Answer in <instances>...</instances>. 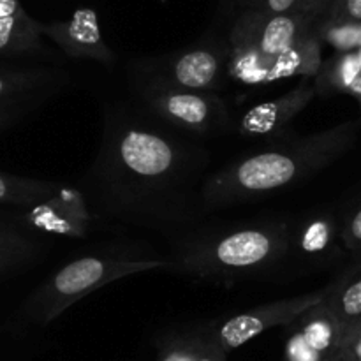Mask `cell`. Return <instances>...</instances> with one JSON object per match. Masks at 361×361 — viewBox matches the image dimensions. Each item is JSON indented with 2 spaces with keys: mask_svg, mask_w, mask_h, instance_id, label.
I'll return each instance as SVG.
<instances>
[{
  "mask_svg": "<svg viewBox=\"0 0 361 361\" xmlns=\"http://www.w3.org/2000/svg\"><path fill=\"white\" fill-rule=\"evenodd\" d=\"M210 154L129 108H108L101 143L81 182L94 219L140 228H178L203 208Z\"/></svg>",
  "mask_w": 361,
  "mask_h": 361,
  "instance_id": "6da1fadb",
  "label": "cell"
},
{
  "mask_svg": "<svg viewBox=\"0 0 361 361\" xmlns=\"http://www.w3.org/2000/svg\"><path fill=\"white\" fill-rule=\"evenodd\" d=\"M360 130L361 118L348 120L321 133L288 141L282 147L245 155L204 176L201 185L203 208L231 207L309 180L351 150Z\"/></svg>",
  "mask_w": 361,
  "mask_h": 361,
  "instance_id": "7a4b0ae2",
  "label": "cell"
},
{
  "mask_svg": "<svg viewBox=\"0 0 361 361\" xmlns=\"http://www.w3.org/2000/svg\"><path fill=\"white\" fill-rule=\"evenodd\" d=\"M288 221H261L192 236L176 247L168 268L194 279L236 282L281 270L288 257Z\"/></svg>",
  "mask_w": 361,
  "mask_h": 361,
  "instance_id": "3957f363",
  "label": "cell"
},
{
  "mask_svg": "<svg viewBox=\"0 0 361 361\" xmlns=\"http://www.w3.org/2000/svg\"><path fill=\"white\" fill-rule=\"evenodd\" d=\"M169 261L137 249H108L69 261L53 274L25 305L28 319L37 324L55 321L69 307L106 284L141 271L168 268Z\"/></svg>",
  "mask_w": 361,
  "mask_h": 361,
  "instance_id": "277c9868",
  "label": "cell"
},
{
  "mask_svg": "<svg viewBox=\"0 0 361 361\" xmlns=\"http://www.w3.org/2000/svg\"><path fill=\"white\" fill-rule=\"evenodd\" d=\"M314 25L300 13L264 16L242 11L229 34V76L240 83L264 85L279 56Z\"/></svg>",
  "mask_w": 361,
  "mask_h": 361,
  "instance_id": "5b68a950",
  "label": "cell"
},
{
  "mask_svg": "<svg viewBox=\"0 0 361 361\" xmlns=\"http://www.w3.org/2000/svg\"><path fill=\"white\" fill-rule=\"evenodd\" d=\"M140 99L148 111L162 122L189 133H224L233 127L228 106L214 92L190 90L148 80L140 88Z\"/></svg>",
  "mask_w": 361,
  "mask_h": 361,
  "instance_id": "8992f818",
  "label": "cell"
},
{
  "mask_svg": "<svg viewBox=\"0 0 361 361\" xmlns=\"http://www.w3.org/2000/svg\"><path fill=\"white\" fill-rule=\"evenodd\" d=\"M324 295H326V288L267 303V305L256 307V309H250L247 312H240L215 324L208 337L217 342L222 351L229 353L233 349L242 348L243 344L256 338L257 335L264 334L270 328L288 326L300 314L305 312L316 303L323 302Z\"/></svg>",
  "mask_w": 361,
  "mask_h": 361,
  "instance_id": "52a82bcc",
  "label": "cell"
},
{
  "mask_svg": "<svg viewBox=\"0 0 361 361\" xmlns=\"http://www.w3.org/2000/svg\"><path fill=\"white\" fill-rule=\"evenodd\" d=\"M286 341L284 361H335L344 326L323 302L300 314Z\"/></svg>",
  "mask_w": 361,
  "mask_h": 361,
  "instance_id": "ba28073f",
  "label": "cell"
},
{
  "mask_svg": "<svg viewBox=\"0 0 361 361\" xmlns=\"http://www.w3.org/2000/svg\"><path fill=\"white\" fill-rule=\"evenodd\" d=\"M341 224L326 212H317L289 224L288 257L284 264H293L300 271L330 267L342 254Z\"/></svg>",
  "mask_w": 361,
  "mask_h": 361,
  "instance_id": "9c48e42d",
  "label": "cell"
},
{
  "mask_svg": "<svg viewBox=\"0 0 361 361\" xmlns=\"http://www.w3.org/2000/svg\"><path fill=\"white\" fill-rule=\"evenodd\" d=\"M228 71V48L215 44H197L176 53L171 59L155 66V74L150 78L157 83L190 90L214 92L222 87V78Z\"/></svg>",
  "mask_w": 361,
  "mask_h": 361,
  "instance_id": "30bf717a",
  "label": "cell"
},
{
  "mask_svg": "<svg viewBox=\"0 0 361 361\" xmlns=\"http://www.w3.org/2000/svg\"><path fill=\"white\" fill-rule=\"evenodd\" d=\"M41 35L51 39L69 59H88L101 63H111L115 55L102 39L97 13L81 7L67 21L39 23Z\"/></svg>",
  "mask_w": 361,
  "mask_h": 361,
  "instance_id": "8fae6325",
  "label": "cell"
},
{
  "mask_svg": "<svg viewBox=\"0 0 361 361\" xmlns=\"http://www.w3.org/2000/svg\"><path fill=\"white\" fill-rule=\"evenodd\" d=\"M314 78H303L293 90L274 101L250 108L240 120L238 130L245 137H275L316 97Z\"/></svg>",
  "mask_w": 361,
  "mask_h": 361,
  "instance_id": "7c38bea8",
  "label": "cell"
},
{
  "mask_svg": "<svg viewBox=\"0 0 361 361\" xmlns=\"http://www.w3.org/2000/svg\"><path fill=\"white\" fill-rule=\"evenodd\" d=\"M32 221L39 229L53 235L85 236L95 219L88 212L80 190L62 189L59 196L32 208Z\"/></svg>",
  "mask_w": 361,
  "mask_h": 361,
  "instance_id": "4fadbf2b",
  "label": "cell"
},
{
  "mask_svg": "<svg viewBox=\"0 0 361 361\" xmlns=\"http://www.w3.org/2000/svg\"><path fill=\"white\" fill-rule=\"evenodd\" d=\"M314 87L317 95H349L361 108V46L351 51H335L321 63Z\"/></svg>",
  "mask_w": 361,
  "mask_h": 361,
  "instance_id": "5bb4252c",
  "label": "cell"
},
{
  "mask_svg": "<svg viewBox=\"0 0 361 361\" xmlns=\"http://www.w3.org/2000/svg\"><path fill=\"white\" fill-rule=\"evenodd\" d=\"M321 51H323V41L316 30V25L309 30L303 32L284 53L277 59V62L268 71L267 83H274L277 80H288V78H314L321 69Z\"/></svg>",
  "mask_w": 361,
  "mask_h": 361,
  "instance_id": "9a60e30c",
  "label": "cell"
},
{
  "mask_svg": "<svg viewBox=\"0 0 361 361\" xmlns=\"http://www.w3.org/2000/svg\"><path fill=\"white\" fill-rule=\"evenodd\" d=\"M324 305L335 314L342 326L349 328L361 317V256L326 286Z\"/></svg>",
  "mask_w": 361,
  "mask_h": 361,
  "instance_id": "2e32d148",
  "label": "cell"
},
{
  "mask_svg": "<svg viewBox=\"0 0 361 361\" xmlns=\"http://www.w3.org/2000/svg\"><path fill=\"white\" fill-rule=\"evenodd\" d=\"M63 187L55 182L34 178H13L0 175V203H14L21 207L35 208L53 200L62 192Z\"/></svg>",
  "mask_w": 361,
  "mask_h": 361,
  "instance_id": "e0dca14e",
  "label": "cell"
},
{
  "mask_svg": "<svg viewBox=\"0 0 361 361\" xmlns=\"http://www.w3.org/2000/svg\"><path fill=\"white\" fill-rule=\"evenodd\" d=\"M316 30L323 44L335 51H351L361 46V21H317Z\"/></svg>",
  "mask_w": 361,
  "mask_h": 361,
  "instance_id": "ac0fdd59",
  "label": "cell"
},
{
  "mask_svg": "<svg viewBox=\"0 0 361 361\" xmlns=\"http://www.w3.org/2000/svg\"><path fill=\"white\" fill-rule=\"evenodd\" d=\"M203 335L169 338L162 344L159 361H196Z\"/></svg>",
  "mask_w": 361,
  "mask_h": 361,
  "instance_id": "d6986e66",
  "label": "cell"
},
{
  "mask_svg": "<svg viewBox=\"0 0 361 361\" xmlns=\"http://www.w3.org/2000/svg\"><path fill=\"white\" fill-rule=\"evenodd\" d=\"M341 242L353 257L361 256V201L351 208L341 224Z\"/></svg>",
  "mask_w": 361,
  "mask_h": 361,
  "instance_id": "ffe728a7",
  "label": "cell"
},
{
  "mask_svg": "<svg viewBox=\"0 0 361 361\" xmlns=\"http://www.w3.org/2000/svg\"><path fill=\"white\" fill-rule=\"evenodd\" d=\"M300 0H245V9L252 13L275 16V14L296 13Z\"/></svg>",
  "mask_w": 361,
  "mask_h": 361,
  "instance_id": "44dd1931",
  "label": "cell"
},
{
  "mask_svg": "<svg viewBox=\"0 0 361 361\" xmlns=\"http://www.w3.org/2000/svg\"><path fill=\"white\" fill-rule=\"evenodd\" d=\"M335 361H361V328H345Z\"/></svg>",
  "mask_w": 361,
  "mask_h": 361,
  "instance_id": "7402d4cb",
  "label": "cell"
},
{
  "mask_svg": "<svg viewBox=\"0 0 361 361\" xmlns=\"http://www.w3.org/2000/svg\"><path fill=\"white\" fill-rule=\"evenodd\" d=\"M326 21H361V0H338L323 18ZM319 20V21H323Z\"/></svg>",
  "mask_w": 361,
  "mask_h": 361,
  "instance_id": "603a6c76",
  "label": "cell"
},
{
  "mask_svg": "<svg viewBox=\"0 0 361 361\" xmlns=\"http://www.w3.org/2000/svg\"><path fill=\"white\" fill-rule=\"evenodd\" d=\"M328 7H330V0H300L296 13L303 14L309 20H312L314 23H317L324 18Z\"/></svg>",
  "mask_w": 361,
  "mask_h": 361,
  "instance_id": "cb8c5ba5",
  "label": "cell"
},
{
  "mask_svg": "<svg viewBox=\"0 0 361 361\" xmlns=\"http://www.w3.org/2000/svg\"><path fill=\"white\" fill-rule=\"evenodd\" d=\"M226 355H228V353L222 351V348L217 342L212 341L208 335H203V341H201V348L200 353H197L196 361H226Z\"/></svg>",
  "mask_w": 361,
  "mask_h": 361,
  "instance_id": "d4e9b609",
  "label": "cell"
},
{
  "mask_svg": "<svg viewBox=\"0 0 361 361\" xmlns=\"http://www.w3.org/2000/svg\"><path fill=\"white\" fill-rule=\"evenodd\" d=\"M337 2H338V0H330V7H328V11H330L331 7H334ZM328 11H326V13H328ZM324 16H326V14H324Z\"/></svg>",
  "mask_w": 361,
  "mask_h": 361,
  "instance_id": "484cf974",
  "label": "cell"
},
{
  "mask_svg": "<svg viewBox=\"0 0 361 361\" xmlns=\"http://www.w3.org/2000/svg\"><path fill=\"white\" fill-rule=\"evenodd\" d=\"M351 326H356V328H361V317H360V319H358V321H356V323H355V324H351Z\"/></svg>",
  "mask_w": 361,
  "mask_h": 361,
  "instance_id": "4316f807",
  "label": "cell"
}]
</instances>
